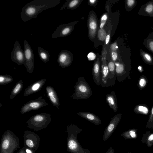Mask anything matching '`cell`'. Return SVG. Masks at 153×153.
Returning <instances> with one entry per match:
<instances>
[{"instance_id":"4","label":"cell","mask_w":153,"mask_h":153,"mask_svg":"<svg viewBox=\"0 0 153 153\" xmlns=\"http://www.w3.org/2000/svg\"><path fill=\"white\" fill-rule=\"evenodd\" d=\"M51 121V115L42 113L31 117L27 122L28 127L36 131L45 128Z\"/></svg>"},{"instance_id":"28","label":"cell","mask_w":153,"mask_h":153,"mask_svg":"<svg viewBox=\"0 0 153 153\" xmlns=\"http://www.w3.org/2000/svg\"><path fill=\"white\" fill-rule=\"evenodd\" d=\"M108 65L109 72V78H113L116 74L115 63L111 60L108 62Z\"/></svg>"},{"instance_id":"14","label":"cell","mask_w":153,"mask_h":153,"mask_svg":"<svg viewBox=\"0 0 153 153\" xmlns=\"http://www.w3.org/2000/svg\"><path fill=\"white\" fill-rule=\"evenodd\" d=\"M140 16L153 18V0H151L143 5L138 11Z\"/></svg>"},{"instance_id":"24","label":"cell","mask_w":153,"mask_h":153,"mask_svg":"<svg viewBox=\"0 0 153 153\" xmlns=\"http://www.w3.org/2000/svg\"><path fill=\"white\" fill-rule=\"evenodd\" d=\"M139 51L141 57L145 63L150 65H153V58L151 55L142 49Z\"/></svg>"},{"instance_id":"6","label":"cell","mask_w":153,"mask_h":153,"mask_svg":"<svg viewBox=\"0 0 153 153\" xmlns=\"http://www.w3.org/2000/svg\"><path fill=\"white\" fill-rule=\"evenodd\" d=\"M24 146L35 152L39 147L40 139L39 136L34 132L26 130L24 133Z\"/></svg>"},{"instance_id":"27","label":"cell","mask_w":153,"mask_h":153,"mask_svg":"<svg viewBox=\"0 0 153 153\" xmlns=\"http://www.w3.org/2000/svg\"><path fill=\"white\" fill-rule=\"evenodd\" d=\"M134 112L137 114L147 115L149 113V109L148 106L143 104L138 105L134 109Z\"/></svg>"},{"instance_id":"10","label":"cell","mask_w":153,"mask_h":153,"mask_svg":"<svg viewBox=\"0 0 153 153\" xmlns=\"http://www.w3.org/2000/svg\"><path fill=\"white\" fill-rule=\"evenodd\" d=\"M122 115L121 113H119L111 118V120L104 132L103 138L104 141L107 140L114 132L121 119Z\"/></svg>"},{"instance_id":"16","label":"cell","mask_w":153,"mask_h":153,"mask_svg":"<svg viewBox=\"0 0 153 153\" xmlns=\"http://www.w3.org/2000/svg\"><path fill=\"white\" fill-rule=\"evenodd\" d=\"M115 64L116 74L117 76L125 75L126 77L129 76L130 71L127 69L126 65L123 60L120 61L115 62Z\"/></svg>"},{"instance_id":"35","label":"cell","mask_w":153,"mask_h":153,"mask_svg":"<svg viewBox=\"0 0 153 153\" xmlns=\"http://www.w3.org/2000/svg\"><path fill=\"white\" fill-rule=\"evenodd\" d=\"M107 19V14L103 15L102 16L100 25V29H102L106 23Z\"/></svg>"},{"instance_id":"5","label":"cell","mask_w":153,"mask_h":153,"mask_svg":"<svg viewBox=\"0 0 153 153\" xmlns=\"http://www.w3.org/2000/svg\"><path fill=\"white\" fill-rule=\"evenodd\" d=\"M74 88V92L72 96L74 99H87L92 94L90 86L83 77L78 78Z\"/></svg>"},{"instance_id":"40","label":"cell","mask_w":153,"mask_h":153,"mask_svg":"<svg viewBox=\"0 0 153 153\" xmlns=\"http://www.w3.org/2000/svg\"><path fill=\"white\" fill-rule=\"evenodd\" d=\"M17 153H26L25 150L24 149V148H22L20 150H19L18 152Z\"/></svg>"},{"instance_id":"36","label":"cell","mask_w":153,"mask_h":153,"mask_svg":"<svg viewBox=\"0 0 153 153\" xmlns=\"http://www.w3.org/2000/svg\"><path fill=\"white\" fill-rule=\"evenodd\" d=\"M110 31L108 32V33H107V34L106 35L105 39V43L104 44V48L106 49H107V48L106 47V46L107 47V45H108L109 43V41H110Z\"/></svg>"},{"instance_id":"12","label":"cell","mask_w":153,"mask_h":153,"mask_svg":"<svg viewBox=\"0 0 153 153\" xmlns=\"http://www.w3.org/2000/svg\"><path fill=\"white\" fill-rule=\"evenodd\" d=\"M72 27L69 25L62 24L57 27L56 30L51 35L53 38L66 36L71 32Z\"/></svg>"},{"instance_id":"41","label":"cell","mask_w":153,"mask_h":153,"mask_svg":"<svg viewBox=\"0 0 153 153\" xmlns=\"http://www.w3.org/2000/svg\"><path fill=\"white\" fill-rule=\"evenodd\" d=\"M138 71H140V72H142L143 71V70L141 66H140L138 67Z\"/></svg>"},{"instance_id":"19","label":"cell","mask_w":153,"mask_h":153,"mask_svg":"<svg viewBox=\"0 0 153 153\" xmlns=\"http://www.w3.org/2000/svg\"><path fill=\"white\" fill-rule=\"evenodd\" d=\"M105 100L108 105L115 112L118 109L117 98L114 91H111L105 97Z\"/></svg>"},{"instance_id":"2","label":"cell","mask_w":153,"mask_h":153,"mask_svg":"<svg viewBox=\"0 0 153 153\" xmlns=\"http://www.w3.org/2000/svg\"><path fill=\"white\" fill-rule=\"evenodd\" d=\"M82 130L75 125H69L66 131L68 136L67 138V150L71 153H90L89 150L82 148L77 139V134Z\"/></svg>"},{"instance_id":"18","label":"cell","mask_w":153,"mask_h":153,"mask_svg":"<svg viewBox=\"0 0 153 153\" xmlns=\"http://www.w3.org/2000/svg\"><path fill=\"white\" fill-rule=\"evenodd\" d=\"M77 114L82 117L86 119L96 125L102 124V121L100 118L93 113L85 112H80Z\"/></svg>"},{"instance_id":"33","label":"cell","mask_w":153,"mask_h":153,"mask_svg":"<svg viewBox=\"0 0 153 153\" xmlns=\"http://www.w3.org/2000/svg\"><path fill=\"white\" fill-rule=\"evenodd\" d=\"M146 143L148 147H151L153 144V132L149 134L146 138Z\"/></svg>"},{"instance_id":"15","label":"cell","mask_w":153,"mask_h":153,"mask_svg":"<svg viewBox=\"0 0 153 153\" xmlns=\"http://www.w3.org/2000/svg\"><path fill=\"white\" fill-rule=\"evenodd\" d=\"M46 91L48 98L54 106L59 108L60 102L57 94L54 89L51 86L46 88Z\"/></svg>"},{"instance_id":"39","label":"cell","mask_w":153,"mask_h":153,"mask_svg":"<svg viewBox=\"0 0 153 153\" xmlns=\"http://www.w3.org/2000/svg\"><path fill=\"white\" fill-rule=\"evenodd\" d=\"M105 153H115L112 147H110Z\"/></svg>"},{"instance_id":"26","label":"cell","mask_w":153,"mask_h":153,"mask_svg":"<svg viewBox=\"0 0 153 153\" xmlns=\"http://www.w3.org/2000/svg\"><path fill=\"white\" fill-rule=\"evenodd\" d=\"M137 129H131L125 131L121 134V135L127 139H133L137 138Z\"/></svg>"},{"instance_id":"42","label":"cell","mask_w":153,"mask_h":153,"mask_svg":"<svg viewBox=\"0 0 153 153\" xmlns=\"http://www.w3.org/2000/svg\"><path fill=\"white\" fill-rule=\"evenodd\" d=\"M96 1L95 0H90L89 1L90 3L91 4H94Z\"/></svg>"},{"instance_id":"8","label":"cell","mask_w":153,"mask_h":153,"mask_svg":"<svg viewBox=\"0 0 153 153\" xmlns=\"http://www.w3.org/2000/svg\"><path fill=\"white\" fill-rule=\"evenodd\" d=\"M48 105L46 100L41 96L36 99L30 100L25 104L22 107L20 112L24 114L32 110H36Z\"/></svg>"},{"instance_id":"7","label":"cell","mask_w":153,"mask_h":153,"mask_svg":"<svg viewBox=\"0 0 153 153\" xmlns=\"http://www.w3.org/2000/svg\"><path fill=\"white\" fill-rule=\"evenodd\" d=\"M24 51L25 60L24 66L26 68L27 72L31 73L34 68V56L33 51L26 39H25L24 41Z\"/></svg>"},{"instance_id":"37","label":"cell","mask_w":153,"mask_h":153,"mask_svg":"<svg viewBox=\"0 0 153 153\" xmlns=\"http://www.w3.org/2000/svg\"><path fill=\"white\" fill-rule=\"evenodd\" d=\"M87 57L89 60H93L95 59L96 55L94 53L90 52L88 54Z\"/></svg>"},{"instance_id":"17","label":"cell","mask_w":153,"mask_h":153,"mask_svg":"<svg viewBox=\"0 0 153 153\" xmlns=\"http://www.w3.org/2000/svg\"><path fill=\"white\" fill-rule=\"evenodd\" d=\"M106 54H102V83L104 84H106L108 79H109V72L106 61Z\"/></svg>"},{"instance_id":"11","label":"cell","mask_w":153,"mask_h":153,"mask_svg":"<svg viewBox=\"0 0 153 153\" xmlns=\"http://www.w3.org/2000/svg\"><path fill=\"white\" fill-rule=\"evenodd\" d=\"M72 58L71 53L67 50L61 51L58 57L57 62L60 66L65 68L69 66L71 64Z\"/></svg>"},{"instance_id":"32","label":"cell","mask_w":153,"mask_h":153,"mask_svg":"<svg viewBox=\"0 0 153 153\" xmlns=\"http://www.w3.org/2000/svg\"><path fill=\"white\" fill-rule=\"evenodd\" d=\"M146 127L149 128H153V105L147 123Z\"/></svg>"},{"instance_id":"31","label":"cell","mask_w":153,"mask_h":153,"mask_svg":"<svg viewBox=\"0 0 153 153\" xmlns=\"http://www.w3.org/2000/svg\"><path fill=\"white\" fill-rule=\"evenodd\" d=\"M147 82V79L146 77L144 75L141 76L138 81L139 88L140 90H142L146 86Z\"/></svg>"},{"instance_id":"38","label":"cell","mask_w":153,"mask_h":153,"mask_svg":"<svg viewBox=\"0 0 153 153\" xmlns=\"http://www.w3.org/2000/svg\"><path fill=\"white\" fill-rule=\"evenodd\" d=\"M24 148L26 153H35V152L32 149L27 147L24 146Z\"/></svg>"},{"instance_id":"21","label":"cell","mask_w":153,"mask_h":153,"mask_svg":"<svg viewBox=\"0 0 153 153\" xmlns=\"http://www.w3.org/2000/svg\"><path fill=\"white\" fill-rule=\"evenodd\" d=\"M97 28V23L95 17L89 18L88 21L89 34L91 37H95Z\"/></svg>"},{"instance_id":"1","label":"cell","mask_w":153,"mask_h":153,"mask_svg":"<svg viewBox=\"0 0 153 153\" xmlns=\"http://www.w3.org/2000/svg\"><path fill=\"white\" fill-rule=\"evenodd\" d=\"M61 1L60 0H33L26 4L22 8L21 18L24 22L36 18L42 11L56 6Z\"/></svg>"},{"instance_id":"13","label":"cell","mask_w":153,"mask_h":153,"mask_svg":"<svg viewBox=\"0 0 153 153\" xmlns=\"http://www.w3.org/2000/svg\"><path fill=\"white\" fill-rule=\"evenodd\" d=\"M46 81V79L44 78L38 80L31 84L25 90L24 96H27L38 92L42 87Z\"/></svg>"},{"instance_id":"23","label":"cell","mask_w":153,"mask_h":153,"mask_svg":"<svg viewBox=\"0 0 153 153\" xmlns=\"http://www.w3.org/2000/svg\"><path fill=\"white\" fill-rule=\"evenodd\" d=\"M23 87V81L21 80L16 84L13 89L10 96V99H13L19 94L22 91Z\"/></svg>"},{"instance_id":"9","label":"cell","mask_w":153,"mask_h":153,"mask_svg":"<svg viewBox=\"0 0 153 153\" xmlns=\"http://www.w3.org/2000/svg\"><path fill=\"white\" fill-rule=\"evenodd\" d=\"M10 58L12 61L18 65H24L25 64V60L24 51L17 39L15 41L13 49L11 52Z\"/></svg>"},{"instance_id":"22","label":"cell","mask_w":153,"mask_h":153,"mask_svg":"<svg viewBox=\"0 0 153 153\" xmlns=\"http://www.w3.org/2000/svg\"><path fill=\"white\" fill-rule=\"evenodd\" d=\"M143 44L146 48L153 53V30L144 40Z\"/></svg>"},{"instance_id":"20","label":"cell","mask_w":153,"mask_h":153,"mask_svg":"<svg viewBox=\"0 0 153 153\" xmlns=\"http://www.w3.org/2000/svg\"><path fill=\"white\" fill-rule=\"evenodd\" d=\"M100 62L98 58L94 62L92 74L94 82L98 85H100Z\"/></svg>"},{"instance_id":"30","label":"cell","mask_w":153,"mask_h":153,"mask_svg":"<svg viewBox=\"0 0 153 153\" xmlns=\"http://www.w3.org/2000/svg\"><path fill=\"white\" fill-rule=\"evenodd\" d=\"M13 80V77L9 75H1L0 84L5 85L9 83Z\"/></svg>"},{"instance_id":"3","label":"cell","mask_w":153,"mask_h":153,"mask_svg":"<svg viewBox=\"0 0 153 153\" xmlns=\"http://www.w3.org/2000/svg\"><path fill=\"white\" fill-rule=\"evenodd\" d=\"M20 148L19 138L10 130L5 131L1 139L0 153H14Z\"/></svg>"},{"instance_id":"34","label":"cell","mask_w":153,"mask_h":153,"mask_svg":"<svg viewBox=\"0 0 153 153\" xmlns=\"http://www.w3.org/2000/svg\"><path fill=\"white\" fill-rule=\"evenodd\" d=\"M106 33L104 30L100 29L98 32V37L102 41L105 39L106 37Z\"/></svg>"},{"instance_id":"29","label":"cell","mask_w":153,"mask_h":153,"mask_svg":"<svg viewBox=\"0 0 153 153\" xmlns=\"http://www.w3.org/2000/svg\"><path fill=\"white\" fill-rule=\"evenodd\" d=\"M125 4L126 10L128 12L133 9L137 4V1L136 0H125Z\"/></svg>"},{"instance_id":"25","label":"cell","mask_w":153,"mask_h":153,"mask_svg":"<svg viewBox=\"0 0 153 153\" xmlns=\"http://www.w3.org/2000/svg\"><path fill=\"white\" fill-rule=\"evenodd\" d=\"M37 50L39 56L42 61L45 63L48 62L50 58V55L48 52L46 50L39 46L38 47Z\"/></svg>"}]
</instances>
